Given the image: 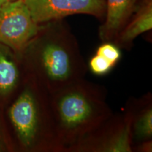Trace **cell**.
I'll use <instances>...</instances> for the list:
<instances>
[{"mask_svg": "<svg viewBox=\"0 0 152 152\" xmlns=\"http://www.w3.org/2000/svg\"><path fill=\"white\" fill-rule=\"evenodd\" d=\"M14 1V0H0V7H1L2 5L4 4L9 2V1Z\"/></svg>", "mask_w": 152, "mask_h": 152, "instance_id": "15", "label": "cell"}, {"mask_svg": "<svg viewBox=\"0 0 152 152\" xmlns=\"http://www.w3.org/2000/svg\"><path fill=\"white\" fill-rule=\"evenodd\" d=\"M87 66L92 73L102 76L109 73L115 65L102 56L95 53L90 58Z\"/></svg>", "mask_w": 152, "mask_h": 152, "instance_id": "12", "label": "cell"}, {"mask_svg": "<svg viewBox=\"0 0 152 152\" xmlns=\"http://www.w3.org/2000/svg\"><path fill=\"white\" fill-rule=\"evenodd\" d=\"M25 73L20 56L0 42V106L12 99L22 84Z\"/></svg>", "mask_w": 152, "mask_h": 152, "instance_id": "7", "label": "cell"}, {"mask_svg": "<svg viewBox=\"0 0 152 152\" xmlns=\"http://www.w3.org/2000/svg\"><path fill=\"white\" fill-rule=\"evenodd\" d=\"M0 152H15V148L4 113V107L0 106Z\"/></svg>", "mask_w": 152, "mask_h": 152, "instance_id": "11", "label": "cell"}, {"mask_svg": "<svg viewBox=\"0 0 152 152\" xmlns=\"http://www.w3.org/2000/svg\"><path fill=\"white\" fill-rule=\"evenodd\" d=\"M152 141L147 140L137 144L132 147V151L138 152H151L152 151Z\"/></svg>", "mask_w": 152, "mask_h": 152, "instance_id": "14", "label": "cell"}, {"mask_svg": "<svg viewBox=\"0 0 152 152\" xmlns=\"http://www.w3.org/2000/svg\"><path fill=\"white\" fill-rule=\"evenodd\" d=\"M38 24L75 14L94 16L103 21L106 0H23Z\"/></svg>", "mask_w": 152, "mask_h": 152, "instance_id": "6", "label": "cell"}, {"mask_svg": "<svg viewBox=\"0 0 152 152\" xmlns=\"http://www.w3.org/2000/svg\"><path fill=\"white\" fill-rule=\"evenodd\" d=\"M15 152H62L55 130L49 93L25 75L22 84L4 107Z\"/></svg>", "mask_w": 152, "mask_h": 152, "instance_id": "2", "label": "cell"}, {"mask_svg": "<svg viewBox=\"0 0 152 152\" xmlns=\"http://www.w3.org/2000/svg\"><path fill=\"white\" fill-rule=\"evenodd\" d=\"M96 54L102 56L115 66L121 58V49L111 42H103L96 49Z\"/></svg>", "mask_w": 152, "mask_h": 152, "instance_id": "13", "label": "cell"}, {"mask_svg": "<svg viewBox=\"0 0 152 152\" xmlns=\"http://www.w3.org/2000/svg\"><path fill=\"white\" fill-rule=\"evenodd\" d=\"M152 97L150 93L138 99H132L126 110L131 118L132 147L152 140Z\"/></svg>", "mask_w": 152, "mask_h": 152, "instance_id": "10", "label": "cell"}, {"mask_svg": "<svg viewBox=\"0 0 152 152\" xmlns=\"http://www.w3.org/2000/svg\"><path fill=\"white\" fill-rule=\"evenodd\" d=\"M131 118L129 112L112 114L77 141L68 152H132Z\"/></svg>", "mask_w": 152, "mask_h": 152, "instance_id": "4", "label": "cell"}, {"mask_svg": "<svg viewBox=\"0 0 152 152\" xmlns=\"http://www.w3.org/2000/svg\"><path fill=\"white\" fill-rule=\"evenodd\" d=\"M19 56L25 75L49 93L83 78L88 70L77 38L64 18L39 24Z\"/></svg>", "mask_w": 152, "mask_h": 152, "instance_id": "1", "label": "cell"}, {"mask_svg": "<svg viewBox=\"0 0 152 152\" xmlns=\"http://www.w3.org/2000/svg\"><path fill=\"white\" fill-rule=\"evenodd\" d=\"M137 0H106V14L99 28L102 42H113L123 30L135 9Z\"/></svg>", "mask_w": 152, "mask_h": 152, "instance_id": "8", "label": "cell"}, {"mask_svg": "<svg viewBox=\"0 0 152 152\" xmlns=\"http://www.w3.org/2000/svg\"><path fill=\"white\" fill-rule=\"evenodd\" d=\"M55 130L62 152L109 118L113 111L102 85L79 79L49 93Z\"/></svg>", "mask_w": 152, "mask_h": 152, "instance_id": "3", "label": "cell"}, {"mask_svg": "<svg viewBox=\"0 0 152 152\" xmlns=\"http://www.w3.org/2000/svg\"><path fill=\"white\" fill-rule=\"evenodd\" d=\"M23 0H14L0 7V42L18 55L39 30Z\"/></svg>", "mask_w": 152, "mask_h": 152, "instance_id": "5", "label": "cell"}, {"mask_svg": "<svg viewBox=\"0 0 152 152\" xmlns=\"http://www.w3.org/2000/svg\"><path fill=\"white\" fill-rule=\"evenodd\" d=\"M152 28V0H137L135 9L113 42L119 48L129 49L138 36Z\"/></svg>", "mask_w": 152, "mask_h": 152, "instance_id": "9", "label": "cell"}]
</instances>
